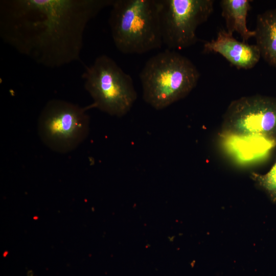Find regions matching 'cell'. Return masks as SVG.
<instances>
[{
  "label": "cell",
  "mask_w": 276,
  "mask_h": 276,
  "mask_svg": "<svg viewBox=\"0 0 276 276\" xmlns=\"http://www.w3.org/2000/svg\"><path fill=\"white\" fill-rule=\"evenodd\" d=\"M113 1L2 0L0 36L47 67L79 61L87 25Z\"/></svg>",
  "instance_id": "cell-1"
},
{
  "label": "cell",
  "mask_w": 276,
  "mask_h": 276,
  "mask_svg": "<svg viewBox=\"0 0 276 276\" xmlns=\"http://www.w3.org/2000/svg\"><path fill=\"white\" fill-rule=\"evenodd\" d=\"M200 73L187 57L169 49L151 57L140 74L144 101L157 110L186 97Z\"/></svg>",
  "instance_id": "cell-2"
},
{
  "label": "cell",
  "mask_w": 276,
  "mask_h": 276,
  "mask_svg": "<svg viewBox=\"0 0 276 276\" xmlns=\"http://www.w3.org/2000/svg\"><path fill=\"white\" fill-rule=\"evenodd\" d=\"M109 25L113 42L124 54H143L163 44L158 0H114Z\"/></svg>",
  "instance_id": "cell-3"
},
{
  "label": "cell",
  "mask_w": 276,
  "mask_h": 276,
  "mask_svg": "<svg viewBox=\"0 0 276 276\" xmlns=\"http://www.w3.org/2000/svg\"><path fill=\"white\" fill-rule=\"evenodd\" d=\"M221 129L228 137L254 139L268 152L276 145V98L255 95L233 101L224 114Z\"/></svg>",
  "instance_id": "cell-4"
},
{
  "label": "cell",
  "mask_w": 276,
  "mask_h": 276,
  "mask_svg": "<svg viewBox=\"0 0 276 276\" xmlns=\"http://www.w3.org/2000/svg\"><path fill=\"white\" fill-rule=\"evenodd\" d=\"M82 77L95 108L110 116L125 115L136 100L131 76L106 55L97 57L85 68Z\"/></svg>",
  "instance_id": "cell-5"
},
{
  "label": "cell",
  "mask_w": 276,
  "mask_h": 276,
  "mask_svg": "<svg viewBox=\"0 0 276 276\" xmlns=\"http://www.w3.org/2000/svg\"><path fill=\"white\" fill-rule=\"evenodd\" d=\"M85 107L59 99H53L44 106L38 120V133L42 142L52 150L62 153L76 149L89 132V117Z\"/></svg>",
  "instance_id": "cell-6"
},
{
  "label": "cell",
  "mask_w": 276,
  "mask_h": 276,
  "mask_svg": "<svg viewBox=\"0 0 276 276\" xmlns=\"http://www.w3.org/2000/svg\"><path fill=\"white\" fill-rule=\"evenodd\" d=\"M163 42L168 49L181 50L194 44L199 26L214 10L213 0H158Z\"/></svg>",
  "instance_id": "cell-7"
},
{
  "label": "cell",
  "mask_w": 276,
  "mask_h": 276,
  "mask_svg": "<svg viewBox=\"0 0 276 276\" xmlns=\"http://www.w3.org/2000/svg\"><path fill=\"white\" fill-rule=\"evenodd\" d=\"M203 52L218 53L239 69L252 68L261 58L256 44L239 41L225 30H220L215 39L205 42Z\"/></svg>",
  "instance_id": "cell-8"
},
{
  "label": "cell",
  "mask_w": 276,
  "mask_h": 276,
  "mask_svg": "<svg viewBox=\"0 0 276 276\" xmlns=\"http://www.w3.org/2000/svg\"><path fill=\"white\" fill-rule=\"evenodd\" d=\"M256 45L261 57L276 66V8L265 11L257 17L255 30Z\"/></svg>",
  "instance_id": "cell-9"
},
{
  "label": "cell",
  "mask_w": 276,
  "mask_h": 276,
  "mask_svg": "<svg viewBox=\"0 0 276 276\" xmlns=\"http://www.w3.org/2000/svg\"><path fill=\"white\" fill-rule=\"evenodd\" d=\"M249 0H222L220 2L221 14L224 18L226 31L233 34L238 33L246 42L255 36V31L249 30L247 26V16L250 9Z\"/></svg>",
  "instance_id": "cell-10"
},
{
  "label": "cell",
  "mask_w": 276,
  "mask_h": 276,
  "mask_svg": "<svg viewBox=\"0 0 276 276\" xmlns=\"http://www.w3.org/2000/svg\"><path fill=\"white\" fill-rule=\"evenodd\" d=\"M251 178L276 203V162L266 173L262 174L252 172Z\"/></svg>",
  "instance_id": "cell-11"
},
{
  "label": "cell",
  "mask_w": 276,
  "mask_h": 276,
  "mask_svg": "<svg viewBox=\"0 0 276 276\" xmlns=\"http://www.w3.org/2000/svg\"><path fill=\"white\" fill-rule=\"evenodd\" d=\"M275 67H276V66H275Z\"/></svg>",
  "instance_id": "cell-12"
}]
</instances>
